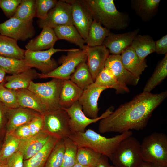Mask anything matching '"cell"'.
<instances>
[{
    "instance_id": "37",
    "label": "cell",
    "mask_w": 167,
    "mask_h": 167,
    "mask_svg": "<svg viewBox=\"0 0 167 167\" xmlns=\"http://www.w3.org/2000/svg\"><path fill=\"white\" fill-rule=\"evenodd\" d=\"M36 0H22L13 16L20 20H33L35 16Z\"/></svg>"
},
{
    "instance_id": "10",
    "label": "cell",
    "mask_w": 167,
    "mask_h": 167,
    "mask_svg": "<svg viewBox=\"0 0 167 167\" xmlns=\"http://www.w3.org/2000/svg\"><path fill=\"white\" fill-rule=\"evenodd\" d=\"M70 49H56L53 48L45 51H32L26 50L25 59L32 68L35 67L45 74L53 71L58 67L57 62L51 58L52 55L59 52L71 50Z\"/></svg>"
},
{
    "instance_id": "47",
    "label": "cell",
    "mask_w": 167,
    "mask_h": 167,
    "mask_svg": "<svg viewBox=\"0 0 167 167\" xmlns=\"http://www.w3.org/2000/svg\"><path fill=\"white\" fill-rule=\"evenodd\" d=\"M9 109L0 101V132L7 123Z\"/></svg>"
},
{
    "instance_id": "4",
    "label": "cell",
    "mask_w": 167,
    "mask_h": 167,
    "mask_svg": "<svg viewBox=\"0 0 167 167\" xmlns=\"http://www.w3.org/2000/svg\"><path fill=\"white\" fill-rule=\"evenodd\" d=\"M143 160L158 167H167V135L155 132L145 137L140 144Z\"/></svg>"
},
{
    "instance_id": "34",
    "label": "cell",
    "mask_w": 167,
    "mask_h": 167,
    "mask_svg": "<svg viewBox=\"0 0 167 167\" xmlns=\"http://www.w3.org/2000/svg\"><path fill=\"white\" fill-rule=\"evenodd\" d=\"M0 67L6 73L17 74L31 68L26 60L8 58L0 56Z\"/></svg>"
},
{
    "instance_id": "41",
    "label": "cell",
    "mask_w": 167,
    "mask_h": 167,
    "mask_svg": "<svg viewBox=\"0 0 167 167\" xmlns=\"http://www.w3.org/2000/svg\"><path fill=\"white\" fill-rule=\"evenodd\" d=\"M56 0H36L35 16L44 20L47 17L49 11L55 5Z\"/></svg>"
},
{
    "instance_id": "39",
    "label": "cell",
    "mask_w": 167,
    "mask_h": 167,
    "mask_svg": "<svg viewBox=\"0 0 167 167\" xmlns=\"http://www.w3.org/2000/svg\"><path fill=\"white\" fill-rule=\"evenodd\" d=\"M65 150L63 162L61 167H72L77 163L78 147L69 137L64 139Z\"/></svg>"
},
{
    "instance_id": "13",
    "label": "cell",
    "mask_w": 167,
    "mask_h": 167,
    "mask_svg": "<svg viewBox=\"0 0 167 167\" xmlns=\"http://www.w3.org/2000/svg\"><path fill=\"white\" fill-rule=\"evenodd\" d=\"M71 6L73 25L82 37L86 39L93 21L92 14L82 0H64Z\"/></svg>"
},
{
    "instance_id": "54",
    "label": "cell",
    "mask_w": 167,
    "mask_h": 167,
    "mask_svg": "<svg viewBox=\"0 0 167 167\" xmlns=\"http://www.w3.org/2000/svg\"></svg>"
},
{
    "instance_id": "36",
    "label": "cell",
    "mask_w": 167,
    "mask_h": 167,
    "mask_svg": "<svg viewBox=\"0 0 167 167\" xmlns=\"http://www.w3.org/2000/svg\"><path fill=\"white\" fill-rule=\"evenodd\" d=\"M102 155L89 148H79L77 154V163L88 167H94Z\"/></svg>"
},
{
    "instance_id": "6",
    "label": "cell",
    "mask_w": 167,
    "mask_h": 167,
    "mask_svg": "<svg viewBox=\"0 0 167 167\" xmlns=\"http://www.w3.org/2000/svg\"><path fill=\"white\" fill-rule=\"evenodd\" d=\"M63 80L53 78L42 83L32 81L28 89L37 96L48 111L62 109L60 104V96Z\"/></svg>"
},
{
    "instance_id": "44",
    "label": "cell",
    "mask_w": 167,
    "mask_h": 167,
    "mask_svg": "<svg viewBox=\"0 0 167 167\" xmlns=\"http://www.w3.org/2000/svg\"><path fill=\"white\" fill-rule=\"evenodd\" d=\"M24 161L22 154L18 150L7 159L6 164L8 167H23Z\"/></svg>"
},
{
    "instance_id": "45",
    "label": "cell",
    "mask_w": 167,
    "mask_h": 167,
    "mask_svg": "<svg viewBox=\"0 0 167 167\" xmlns=\"http://www.w3.org/2000/svg\"><path fill=\"white\" fill-rule=\"evenodd\" d=\"M155 52L158 54H167V35L155 41Z\"/></svg>"
},
{
    "instance_id": "50",
    "label": "cell",
    "mask_w": 167,
    "mask_h": 167,
    "mask_svg": "<svg viewBox=\"0 0 167 167\" xmlns=\"http://www.w3.org/2000/svg\"><path fill=\"white\" fill-rule=\"evenodd\" d=\"M6 73L0 67V84L4 82Z\"/></svg>"
},
{
    "instance_id": "30",
    "label": "cell",
    "mask_w": 167,
    "mask_h": 167,
    "mask_svg": "<svg viewBox=\"0 0 167 167\" xmlns=\"http://www.w3.org/2000/svg\"><path fill=\"white\" fill-rule=\"evenodd\" d=\"M110 32L109 30L93 20L85 40V43L88 46L90 47L102 45L105 39Z\"/></svg>"
},
{
    "instance_id": "23",
    "label": "cell",
    "mask_w": 167,
    "mask_h": 167,
    "mask_svg": "<svg viewBox=\"0 0 167 167\" xmlns=\"http://www.w3.org/2000/svg\"><path fill=\"white\" fill-rule=\"evenodd\" d=\"M160 2V0H131V6L143 21L148 22L157 14Z\"/></svg>"
},
{
    "instance_id": "43",
    "label": "cell",
    "mask_w": 167,
    "mask_h": 167,
    "mask_svg": "<svg viewBox=\"0 0 167 167\" xmlns=\"http://www.w3.org/2000/svg\"><path fill=\"white\" fill-rule=\"evenodd\" d=\"M31 136L38 133L43 130L44 121L43 116L39 114L35 117L29 123Z\"/></svg>"
},
{
    "instance_id": "31",
    "label": "cell",
    "mask_w": 167,
    "mask_h": 167,
    "mask_svg": "<svg viewBox=\"0 0 167 167\" xmlns=\"http://www.w3.org/2000/svg\"><path fill=\"white\" fill-rule=\"evenodd\" d=\"M94 83L99 86L114 89L118 94L127 93L129 92L127 86L120 84L112 74L105 68L98 75Z\"/></svg>"
},
{
    "instance_id": "5",
    "label": "cell",
    "mask_w": 167,
    "mask_h": 167,
    "mask_svg": "<svg viewBox=\"0 0 167 167\" xmlns=\"http://www.w3.org/2000/svg\"><path fill=\"white\" fill-rule=\"evenodd\" d=\"M140 143L132 135L123 140L114 152L111 161L116 167H136L143 160Z\"/></svg>"
},
{
    "instance_id": "42",
    "label": "cell",
    "mask_w": 167,
    "mask_h": 167,
    "mask_svg": "<svg viewBox=\"0 0 167 167\" xmlns=\"http://www.w3.org/2000/svg\"><path fill=\"white\" fill-rule=\"evenodd\" d=\"M22 0H0V8L6 16L11 18L13 16Z\"/></svg>"
},
{
    "instance_id": "18",
    "label": "cell",
    "mask_w": 167,
    "mask_h": 167,
    "mask_svg": "<svg viewBox=\"0 0 167 167\" xmlns=\"http://www.w3.org/2000/svg\"><path fill=\"white\" fill-rule=\"evenodd\" d=\"M49 135L43 130L35 135L20 139L18 150L22 154L24 160L29 159L39 152L45 144Z\"/></svg>"
},
{
    "instance_id": "7",
    "label": "cell",
    "mask_w": 167,
    "mask_h": 167,
    "mask_svg": "<svg viewBox=\"0 0 167 167\" xmlns=\"http://www.w3.org/2000/svg\"><path fill=\"white\" fill-rule=\"evenodd\" d=\"M86 47L84 49H71L67 52V55L59 58L58 61L60 66L48 73H39V78H51L62 80L70 79L76 67L80 63L86 62Z\"/></svg>"
},
{
    "instance_id": "48",
    "label": "cell",
    "mask_w": 167,
    "mask_h": 167,
    "mask_svg": "<svg viewBox=\"0 0 167 167\" xmlns=\"http://www.w3.org/2000/svg\"><path fill=\"white\" fill-rule=\"evenodd\" d=\"M109 158L106 156L102 155L99 162L94 167H111L108 161Z\"/></svg>"
},
{
    "instance_id": "17",
    "label": "cell",
    "mask_w": 167,
    "mask_h": 167,
    "mask_svg": "<svg viewBox=\"0 0 167 167\" xmlns=\"http://www.w3.org/2000/svg\"><path fill=\"white\" fill-rule=\"evenodd\" d=\"M87 65L94 82L105 68L109 55L108 49L103 45L94 47L87 45Z\"/></svg>"
},
{
    "instance_id": "53",
    "label": "cell",
    "mask_w": 167,
    "mask_h": 167,
    "mask_svg": "<svg viewBox=\"0 0 167 167\" xmlns=\"http://www.w3.org/2000/svg\"><path fill=\"white\" fill-rule=\"evenodd\" d=\"M111 167H116L114 165H111Z\"/></svg>"
},
{
    "instance_id": "26",
    "label": "cell",
    "mask_w": 167,
    "mask_h": 167,
    "mask_svg": "<svg viewBox=\"0 0 167 167\" xmlns=\"http://www.w3.org/2000/svg\"><path fill=\"white\" fill-rule=\"evenodd\" d=\"M59 139L55 136L49 135L45 144L39 152L24 160L23 167H45L50 153Z\"/></svg>"
},
{
    "instance_id": "1",
    "label": "cell",
    "mask_w": 167,
    "mask_h": 167,
    "mask_svg": "<svg viewBox=\"0 0 167 167\" xmlns=\"http://www.w3.org/2000/svg\"><path fill=\"white\" fill-rule=\"evenodd\" d=\"M167 96V91L158 93L143 92L100 120L99 132L120 134L132 130L144 129L154 111Z\"/></svg>"
},
{
    "instance_id": "24",
    "label": "cell",
    "mask_w": 167,
    "mask_h": 167,
    "mask_svg": "<svg viewBox=\"0 0 167 167\" xmlns=\"http://www.w3.org/2000/svg\"><path fill=\"white\" fill-rule=\"evenodd\" d=\"M15 91L20 107L32 109L42 115L48 111L37 96L28 88Z\"/></svg>"
},
{
    "instance_id": "11",
    "label": "cell",
    "mask_w": 167,
    "mask_h": 167,
    "mask_svg": "<svg viewBox=\"0 0 167 167\" xmlns=\"http://www.w3.org/2000/svg\"><path fill=\"white\" fill-rule=\"evenodd\" d=\"M37 23L41 28L45 27L54 28L61 25H74L71 5L64 0L58 1L49 11L46 18L44 20L39 19Z\"/></svg>"
},
{
    "instance_id": "9",
    "label": "cell",
    "mask_w": 167,
    "mask_h": 167,
    "mask_svg": "<svg viewBox=\"0 0 167 167\" xmlns=\"http://www.w3.org/2000/svg\"><path fill=\"white\" fill-rule=\"evenodd\" d=\"M33 22L22 21L13 16L0 23V34L17 41L32 38L35 33Z\"/></svg>"
},
{
    "instance_id": "8",
    "label": "cell",
    "mask_w": 167,
    "mask_h": 167,
    "mask_svg": "<svg viewBox=\"0 0 167 167\" xmlns=\"http://www.w3.org/2000/svg\"><path fill=\"white\" fill-rule=\"evenodd\" d=\"M43 116V130L50 135L64 139L69 137L73 133L70 126L69 116L64 109L48 111Z\"/></svg>"
},
{
    "instance_id": "51",
    "label": "cell",
    "mask_w": 167,
    "mask_h": 167,
    "mask_svg": "<svg viewBox=\"0 0 167 167\" xmlns=\"http://www.w3.org/2000/svg\"><path fill=\"white\" fill-rule=\"evenodd\" d=\"M72 167H88L78 163H76L75 165H74Z\"/></svg>"
},
{
    "instance_id": "20",
    "label": "cell",
    "mask_w": 167,
    "mask_h": 167,
    "mask_svg": "<svg viewBox=\"0 0 167 167\" xmlns=\"http://www.w3.org/2000/svg\"><path fill=\"white\" fill-rule=\"evenodd\" d=\"M58 40L53 28L45 27L38 35L29 41L25 47L26 50L32 51L49 49L54 47Z\"/></svg>"
},
{
    "instance_id": "16",
    "label": "cell",
    "mask_w": 167,
    "mask_h": 167,
    "mask_svg": "<svg viewBox=\"0 0 167 167\" xmlns=\"http://www.w3.org/2000/svg\"><path fill=\"white\" fill-rule=\"evenodd\" d=\"M139 31L140 29L137 28L121 34H115L110 32L105 39L102 45L107 48L112 54L120 55L131 46L134 38Z\"/></svg>"
},
{
    "instance_id": "14",
    "label": "cell",
    "mask_w": 167,
    "mask_h": 167,
    "mask_svg": "<svg viewBox=\"0 0 167 167\" xmlns=\"http://www.w3.org/2000/svg\"><path fill=\"white\" fill-rule=\"evenodd\" d=\"M107 89V87L99 86L93 83L83 90L79 101L83 112L87 117L95 119L99 117L98 101L102 92Z\"/></svg>"
},
{
    "instance_id": "33",
    "label": "cell",
    "mask_w": 167,
    "mask_h": 167,
    "mask_svg": "<svg viewBox=\"0 0 167 167\" xmlns=\"http://www.w3.org/2000/svg\"><path fill=\"white\" fill-rule=\"evenodd\" d=\"M70 79L83 90L94 83L86 62L76 67Z\"/></svg>"
},
{
    "instance_id": "15",
    "label": "cell",
    "mask_w": 167,
    "mask_h": 167,
    "mask_svg": "<svg viewBox=\"0 0 167 167\" xmlns=\"http://www.w3.org/2000/svg\"><path fill=\"white\" fill-rule=\"evenodd\" d=\"M105 68L109 70L121 85L136 86L139 78L129 71L124 66L121 60L120 55L109 54L105 65Z\"/></svg>"
},
{
    "instance_id": "32",
    "label": "cell",
    "mask_w": 167,
    "mask_h": 167,
    "mask_svg": "<svg viewBox=\"0 0 167 167\" xmlns=\"http://www.w3.org/2000/svg\"><path fill=\"white\" fill-rule=\"evenodd\" d=\"M167 76V54L159 62L153 73L146 82L143 92H151Z\"/></svg>"
},
{
    "instance_id": "55",
    "label": "cell",
    "mask_w": 167,
    "mask_h": 167,
    "mask_svg": "<svg viewBox=\"0 0 167 167\" xmlns=\"http://www.w3.org/2000/svg\"></svg>"
},
{
    "instance_id": "52",
    "label": "cell",
    "mask_w": 167,
    "mask_h": 167,
    "mask_svg": "<svg viewBox=\"0 0 167 167\" xmlns=\"http://www.w3.org/2000/svg\"><path fill=\"white\" fill-rule=\"evenodd\" d=\"M0 167H8L6 164L0 162Z\"/></svg>"
},
{
    "instance_id": "27",
    "label": "cell",
    "mask_w": 167,
    "mask_h": 167,
    "mask_svg": "<svg viewBox=\"0 0 167 167\" xmlns=\"http://www.w3.org/2000/svg\"><path fill=\"white\" fill-rule=\"evenodd\" d=\"M137 55L142 60L155 52V41L148 34H137L134 38L131 46Z\"/></svg>"
},
{
    "instance_id": "46",
    "label": "cell",
    "mask_w": 167,
    "mask_h": 167,
    "mask_svg": "<svg viewBox=\"0 0 167 167\" xmlns=\"http://www.w3.org/2000/svg\"><path fill=\"white\" fill-rule=\"evenodd\" d=\"M11 133L19 139H24L31 136L28 124L18 127Z\"/></svg>"
},
{
    "instance_id": "12",
    "label": "cell",
    "mask_w": 167,
    "mask_h": 167,
    "mask_svg": "<svg viewBox=\"0 0 167 167\" xmlns=\"http://www.w3.org/2000/svg\"><path fill=\"white\" fill-rule=\"evenodd\" d=\"M63 109L67 112L69 116L70 126L73 133L84 132L88 125L107 117L113 111V107L110 106L98 118L95 119L89 118L83 112L82 105L79 101L70 107Z\"/></svg>"
},
{
    "instance_id": "49",
    "label": "cell",
    "mask_w": 167,
    "mask_h": 167,
    "mask_svg": "<svg viewBox=\"0 0 167 167\" xmlns=\"http://www.w3.org/2000/svg\"><path fill=\"white\" fill-rule=\"evenodd\" d=\"M136 167H158L154 164L143 161Z\"/></svg>"
},
{
    "instance_id": "22",
    "label": "cell",
    "mask_w": 167,
    "mask_h": 167,
    "mask_svg": "<svg viewBox=\"0 0 167 167\" xmlns=\"http://www.w3.org/2000/svg\"><path fill=\"white\" fill-rule=\"evenodd\" d=\"M120 56L124 66L132 74L140 79L143 72L148 67L146 60L140 59L131 46L124 51Z\"/></svg>"
},
{
    "instance_id": "38",
    "label": "cell",
    "mask_w": 167,
    "mask_h": 167,
    "mask_svg": "<svg viewBox=\"0 0 167 167\" xmlns=\"http://www.w3.org/2000/svg\"><path fill=\"white\" fill-rule=\"evenodd\" d=\"M65 150L64 139H60L50 153L45 167H61L63 162Z\"/></svg>"
},
{
    "instance_id": "28",
    "label": "cell",
    "mask_w": 167,
    "mask_h": 167,
    "mask_svg": "<svg viewBox=\"0 0 167 167\" xmlns=\"http://www.w3.org/2000/svg\"><path fill=\"white\" fill-rule=\"evenodd\" d=\"M26 50L20 48L17 41L0 34V56L19 59H25Z\"/></svg>"
},
{
    "instance_id": "40",
    "label": "cell",
    "mask_w": 167,
    "mask_h": 167,
    "mask_svg": "<svg viewBox=\"0 0 167 167\" xmlns=\"http://www.w3.org/2000/svg\"><path fill=\"white\" fill-rule=\"evenodd\" d=\"M4 83L0 84V101L9 109L19 107L15 90L5 87Z\"/></svg>"
},
{
    "instance_id": "19",
    "label": "cell",
    "mask_w": 167,
    "mask_h": 167,
    "mask_svg": "<svg viewBox=\"0 0 167 167\" xmlns=\"http://www.w3.org/2000/svg\"><path fill=\"white\" fill-rule=\"evenodd\" d=\"M40 114L32 109L19 107L9 109L6 124V133H11L18 127L29 123Z\"/></svg>"
},
{
    "instance_id": "21",
    "label": "cell",
    "mask_w": 167,
    "mask_h": 167,
    "mask_svg": "<svg viewBox=\"0 0 167 167\" xmlns=\"http://www.w3.org/2000/svg\"><path fill=\"white\" fill-rule=\"evenodd\" d=\"M39 73L30 68L21 72L6 77L4 86L13 90L28 88L32 80L39 78Z\"/></svg>"
},
{
    "instance_id": "35",
    "label": "cell",
    "mask_w": 167,
    "mask_h": 167,
    "mask_svg": "<svg viewBox=\"0 0 167 167\" xmlns=\"http://www.w3.org/2000/svg\"><path fill=\"white\" fill-rule=\"evenodd\" d=\"M20 142V139L12 133H6L0 149V162L6 164L7 159L18 150Z\"/></svg>"
},
{
    "instance_id": "25",
    "label": "cell",
    "mask_w": 167,
    "mask_h": 167,
    "mask_svg": "<svg viewBox=\"0 0 167 167\" xmlns=\"http://www.w3.org/2000/svg\"><path fill=\"white\" fill-rule=\"evenodd\" d=\"M83 90L70 79L63 80L60 96V104L62 109L71 107L79 101Z\"/></svg>"
},
{
    "instance_id": "3",
    "label": "cell",
    "mask_w": 167,
    "mask_h": 167,
    "mask_svg": "<svg viewBox=\"0 0 167 167\" xmlns=\"http://www.w3.org/2000/svg\"><path fill=\"white\" fill-rule=\"evenodd\" d=\"M91 11L94 20L109 30H121L129 26L130 18L126 13L116 8L113 0H82Z\"/></svg>"
},
{
    "instance_id": "2",
    "label": "cell",
    "mask_w": 167,
    "mask_h": 167,
    "mask_svg": "<svg viewBox=\"0 0 167 167\" xmlns=\"http://www.w3.org/2000/svg\"><path fill=\"white\" fill-rule=\"evenodd\" d=\"M132 132L127 131L110 137L101 135L94 130L88 129L84 132H74L69 137L78 148L86 147L107 157L111 160L113 154L120 143L131 136Z\"/></svg>"
},
{
    "instance_id": "29",
    "label": "cell",
    "mask_w": 167,
    "mask_h": 167,
    "mask_svg": "<svg viewBox=\"0 0 167 167\" xmlns=\"http://www.w3.org/2000/svg\"><path fill=\"white\" fill-rule=\"evenodd\" d=\"M53 29L58 40L68 41L79 46L80 49H85V41L74 25H61Z\"/></svg>"
}]
</instances>
